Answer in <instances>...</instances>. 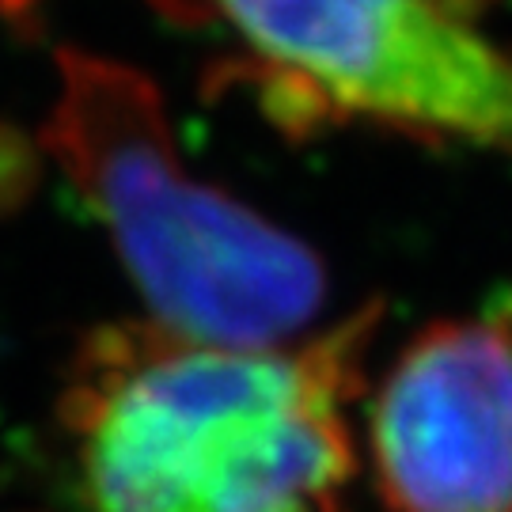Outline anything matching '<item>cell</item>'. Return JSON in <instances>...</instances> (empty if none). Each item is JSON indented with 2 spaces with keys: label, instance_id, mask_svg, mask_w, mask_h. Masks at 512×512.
Masks as SVG:
<instances>
[{
  "label": "cell",
  "instance_id": "cell-2",
  "mask_svg": "<svg viewBox=\"0 0 512 512\" xmlns=\"http://www.w3.org/2000/svg\"><path fill=\"white\" fill-rule=\"evenodd\" d=\"M54 65L42 145L107 232L148 319L220 346L315 334L330 296L315 247L190 171L141 69L76 46Z\"/></svg>",
  "mask_w": 512,
  "mask_h": 512
},
{
  "label": "cell",
  "instance_id": "cell-1",
  "mask_svg": "<svg viewBox=\"0 0 512 512\" xmlns=\"http://www.w3.org/2000/svg\"><path fill=\"white\" fill-rule=\"evenodd\" d=\"M380 300L289 346L198 342L152 319L95 327L57 391L88 512H357L349 406Z\"/></svg>",
  "mask_w": 512,
  "mask_h": 512
},
{
  "label": "cell",
  "instance_id": "cell-3",
  "mask_svg": "<svg viewBox=\"0 0 512 512\" xmlns=\"http://www.w3.org/2000/svg\"><path fill=\"white\" fill-rule=\"evenodd\" d=\"M228 46L232 84L277 129H384L512 160V42L490 0H145Z\"/></svg>",
  "mask_w": 512,
  "mask_h": 512
},
{
  "label": "cell",
  "instance_id": "cell-4",
  "mask_svg": "<svg viewBox=\"0 0 512 512\" xmlns=\"http://www.w3.org/2000/svg\"><path fill=\"white\" fill-rule=\"evenodd\" d=\"M365 399L384 512H512V281L425 323Z\"/></svg>",
  "mask_w": 512,
  "mask_h": 512
}]
</instances>
